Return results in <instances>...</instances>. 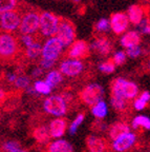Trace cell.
I'll list each match as a JSON object with an SVG mask.
<instances>
[{"mask_svg":"<svg viewBox=\"0 0 150 152\" xmlns=\"http://www.w3.org/2000/svg\"><path fill=\"white\" fill-rule=\"evenodd\" d=\"M92 49L100 55H108L111 52V50H112L110 42L107 39H105V38L96 39L92 43Z\"/></svg>","mask_w":150,"mask_h":152,"instance_id":"cell-17","label":"cell"},{"mask_svg":"<svg viewBox=\"0 0 150 152\" xmlns=\"http://www.w3.org/2000/svg\"><path fill=\"white\" fill-rule=\"evenodd\" d=\"M40 28V15L35 12L25 14L21 18L20 23V31L23 35H32L33 33L39 30Z\"/></svg>","mask_w":150,"mask_h":152,"instance_id":"cell-7","label":"cell"},{"mask_svg":"<svg viewBox=\"0 0 150 152\" xmlns=\"http://www.w3.org/2000/svg\"><path fill=\"white\" fill-rule=\"evenodd\" d=\"M75 1H80V0H75Z\"/></svg>","mask_w":150,"mask_h":152,"instance_id":"cell-46","label":"cell"},{"mask_svg":"<svg viewBox=\"0 0 150 152\" xmlns=\"http://www.w3.org/2000/svg\"><path fill=\"white\" fill-rule=\"evenodd\" d=\"M14 152H27L26 150H23V149H18V150H16V151H14Z\"/></svg>","mask_w":150,"mask_h":152,"instance_id":"cell-44","label":"cell"},{"mask_svg":"<svg viewBox=\"0 0 150 152\" xmlns=\"http://www.w3.org/2000/svg\"><path fill=\"white\" fill-rule=\"evenodd\" d=\"M110 28L115 34H122L126 32L129 26V19L127 14L124 13H115L110 18Z\"/></svg>","mask_w":150,"mask_h":152,"instance_id":"cell-10","label":"cell"},{"mask_svg":"<svg viewBox=\"0 0 150 152\" xmlns=\"http://www.w3.org/2000/svg\"><path fill=\"white\" fill-rule=\"evenodd\" d=\"M110 104L112 106V108L119 113L126 114V112L128 111L129 106L127 99H117V98H110Z\"/></svg>","mask_w":150,"mask_h":152,"instance_id":"cell-24","label":"cell"},{"mask_svg":"<svg viewBox=\"0 0 150 152\" xmlns=\"http://www.w3.org/2000/svg\"><path fill=\"white\" fill-rule=\"evenodd\" d=\"M132 127H133V129H138L141 127V128L150 130V119L147 116L138 115V116L134 117V119L132 121Z\"/></svg>","mask_w":150,"mask_h":152,"instance_id":"cell-26","label":"cell"},{"mask_svg":"<svg viewBox=\"0 0 150 152\" xmlns=\"http://www.w3.org/2000/svg\"><path fill=\"white\" fill-rule=\"evenodd\" d=\"M123 92H124V96L126 99H132L138 94V88L134 83L125 79L123 83Z\"/></svg>","mask_w":150,"mask_h":152,"instance_id":"cell-21","label":"cell"},{"mask_svg":"<svg viewBox=\"0 0 150 152\" xmlns=\"http://www.w3.org/2000/svg\"><path fill=\"white\" fill-rule=\"evenodd\" d=\"M126 55L130 58H136L141 55L142 53V49L138 45H134V47H131V48H128L126 49Z\"/></svg>","mask_w":150,"mask_h":152,"instance_id":"cell-35","label":"cell"},{"mask_svg":"<svg viewBox=\"0 0 150 152\" xmlns=\"http://www.w3.org/2000/svg\"><path fill=\"white\" fill-rule=\"evenodd\" d=\"M86 147L89 152H105L109 148L107 140L97 135H89L86 137Z\"/></svg>","mask_w":150,"mask_h":152,"instance_id":"cell-11","label":"cell"},{"mask_svg":"<svg viewBox=\"0 0 150 152\" xmlns=\"http://www.w3.org/2000/svg\"><path fill=\"white\" fill-rule=\"evenodd\" d=\"M129 132H130V128L124 121H117L108 128V134H109V137L112 140H115L120 136L124 135V134Z\"/></svg>","mask_w":150,"mask_h":152,"instance_id":"cell-14","label":"cell"},{"mask_svg":"<svg viewBox=\"0 0 150 152\" xmlns=\"http://www.w3.org/2000/svg\"><path fill=\"white\" fill-rule=\"evenodd\" d=\"M14 83L18 89H27L30 86V78L26 76H18Z\"/></svg>","mask_w":150,"mask_h":152,"instance_id":"cell-33","label":"cell"},{"mask_svg":"<svg viewBox=\"0 0 150 152\" xmlns=\"http://www.w3.org/2000/svg\"><path fill=\"white\" fill-rule=\"evenodd\" d=\"M140 40H141V37H140V34L138 32L129 31L122 36V38H121V45H122V47L128 49V48L134 47V45H138Z\"/></svg>","mask_w":150,"mask_h":152,"instance_id":"cell-18","label":"cell"},{"mask_svg":"<svg viewBox=\"0 0 150 152\" xmlns=\"http://www.w3.org/2000/svg\"><path fill=\"white\" fill-rule=\"evenodd\" d=\"M20 149V142L17 140H9L0 145V152H14Z\"/></svg>","mask_w":150,"mask_h":152,"instance_id":"cell-25","label":"cell"},{"mask_svg":"<svg viewBox=\"0 0 150 152\" xmlns=\"http://www.w3.org/2000/svg\"><path fill=\"white\" fill-rule=\"evenodd\" d=\"M33 136L39 144L48 142L50 137H52V136H50V132H49V128H47L44 125L36 127L33 131Z\"/></svg>","mask_w":150,"mask_h":152,"instance_id":"cell-19","label":"cell"},{"mask_svg":"<svg viewBox=\"0 0 150 152\" xmlns=\"http://www.w3.org/2000/svg\"><path fill=\"white\" fill-rule=\"evenodd\" d=\"M43 108L48 114L55 116H63L67 112V104L61 95H52L43 102Z\"/></svg>","mask_w":150,"mask_h":152,"instance_id":"cell-3","label":"cell"},{"mask_svg":"<svg viewBox=\"0 0 150 152\" xmlns=\"http://www.w3.org/2000/svg\"><path fill=\"white\" fill-rule=\"evenodd\" d=\"M54 64H55V60L45 59V58H42L41 61H40V66H42V69H49V68H52Z\"/></svg>","mask_w":150,"mask_h":152,"instance_id":"cell-39","label":"cell"},{"mask_svg":"<svg viewBox=\"0 0 150 152\" xmlns=\"http://www.w3.org/2000/svg\"><path fill=\"white\" fill-rule=\"evenodd\" d=\"M108 128H109V127L107 126V124L102 121L101 119H97V121H94V123L92 124V127H90V129L96 133L105 132Z\"/></svg>","mask_w":150,"mask_h":152,"instance_id":"cell-31","label":"cell"},{"mask_svg":"<svg viewBox=\"0 0 150 152\" xmlns=\"http://www.w3.org/2000/svg\"><path fill=\"white\" fill-rule=\"evenodd\" d=\"M16 0H0V14L13 11V9L16 7Z\"/></svg>","mask_w":150,"mask_h":152,"instance_id":"cell-29","label":"cell"},{"mask_svg":"<svg viewBox=\"0 0 150 152\" xmlns=\"http://www.w3.org/2000/svg\"><path fill=\"white\" fill-rule=\"evenodd\" d=\"M21 41L23 42V45H25L26 48L31 47L32 45L35 43V39L32 37V35H22Z\"/></svg>","mask_w":150,"mask_h":152,"instance_id":"cell-38","label":"cell"},{"mask_svg":"<svg viewBox=\"0 0 150 152\" xmlns=\"http://www.w3.org/2000/svg\"><path fill=\"white\" fill-rule=\"evenodd\" d=\"M147 66V69L150 71V60H149V61H148V64H147V66Z\"/></svg>","mask_w":150,"mask_h":152,"instance_id":"cell-45","label":"cell"},{"mask_svg":"<svg viewBox=\"0 0 150 152\" xmlns=\"http://www.w3.org/2000/svg\"><path fill=\"white\" fill-rule=\"evenodd\" d=\"M34 89L39 94H49L52 88L45 80H37L34 83Z\"/></svg>","mask_w":150,"mask_h":152,"instance_id":"cell-28","label":"cell"},{"mask_svg":"<svg viewBox=\"0 0 150 152\" xmlns=\"http://www.w3.org/2000/svg\"><path fill=\"white\" fill-rule=\"evenodd\" d=\"M56 37L59 41L62 43L63 47H69L75 42L76 38V30L74 24L66 19L60 20L58 32L56 34Z\"/></svg>","mask_w":150,"mask_h":152,"instance_id":"cell-4","label":"cell"},{"mask_svg":"<svg viewBox=\"0 0 150 152\" xmlns=\"http://www.w3.org/2000/svg\"><path fill=\"white\" fill-rule=\"evenodd\" d=\"M92 113L98 119H101L103 117H105L106 114H107V104H106V102L101 100V102H99L97 104H94V107H92Z\"/></svg>","mask_w":150,"mask_h":152,"instance_id":"cell-23","label":"cell"},{"mask_svg":"<svg viewBox=\"0 0 150 152\" xmlns=\"http://www.w3.org/2000/svg\"><path fill=\"white\" fill-rule=\"evenodd\" d=\"M46 152H74L71 144L64 140H55L46 146Z\"/></svg>","mask_w":150,"mask_h":152,"instance_id":"cell-16","label":"cell"},{"mask_svg":"<svg viewBox=\"0 0 150 152\" xmlns=\"http://www.w3.org/2000/svg\"><path fill=\"white\" fill-rule=\"evenodd\" d=\"M138 30L140 32L143 34H147V35H150V23L148 21L147 19L144 18L140 23L138 24Z\"/></svg>","mask_w":150,"mask_h":152,"instance_id":"cell-37","label":"cell"},{"mask_svg":"<svg viewBox=\"0 0 150 152\" xmlns=\"http://www.w3.org/2000/svg\"><path fill=\"white\" fill-rule=\"evenodd\" d=\"M42 54V47L38 42H35L31 47L26 48V56L30 59H35L38 56Z\"/></svg>","mask_w":150,"mask_h":152,"instance_id":"cell-27","label":"cell"},{"mask_svg":"<svg viewBox=\"0 0 150 152\" xmlns=\"http://www.w3.org/2000/svg\"><path fill=\"white\" fill-rule=\"evenodd\" d=\"M109 28H110V22L105 18L100 19L98 21V23L96 24L97 31H99V32H106Z\"/></svg>","mask_w":150,"mask_h":152,"instance_id":"cell-36","label":"cell"},{"mask_svg":"<svg viewBox=\"0 0 150 152\" xmlns=\"http://www.w3.org/2000/svg\"><path fill=\"white\" fill-rule=\"evenodd\" d=\"M89 54V47L84 40H77L71 45L68 50V56L74 59L84 58Z\"/></svg>","mask_w":150,"mask_h":152,"instance_id":"cell-13","label":"cell"},{"mask_svg":"<svg viewBox=\"0 0 150 152\" xmlns=\"http://www.w3.org/2000/svg\"><path fill=\"white\" fill-rule=\"evenodd\" d=\"M146 106H147V102H143V100L140 99V98H136L133 104V107L136 108V110H143Z\"/></svg>","mask_w":150,"mask_h":152,"instance_id":"cell-40","label":"cell"},{"mask_svg":"<svg viewBox=\"0 0 150 152\" xmlns=\"http://www.w3.org/2000/svg\"><path fill=\"white\" fill-rule=\"evenodd\" d=\"M84 118H85V114L84 113H80L79 115L76 117V119L73 121V123H71V127H69V133H71V134H75V133L77 132L78 128H79L80 125L83 123Z\"/></svg>","mask_w":150,"mask_h":152,"instance_id":"cell-32","label":"cell"},{"mask_svg":"<svg viewBox=\"0 0 150 152\" xmlns=\"http://www.w3.org/2000/svg\"><path fill=\"white\" fill-rule=\"evenodd\" d=\"M21 17L15 11H9L0 14V26L5 31H15L20 28Z\"/></svg>","mask_w":150,"mask_h":152,"instance_id":"cell-8","label":"cell"},{"mask_svg":"<svg viewBox=\"0 0 150 152\" xmlns=\"http://www.w3.org/2000/svg\"><path fill=\"white\" fill-rule=\"evenodd\" d=\"M140 99H142L143 102H148L150 100V93L148 92V91H145V92H143L141 95H140Z\"/></svg>","mask_w":150,"mask_h":152,"instance_id":"cell-41","label":"cell"},{"mask_svg":"<svg viewBox=\"0 0 150 152\" xmlns=\"http://www.w3.org/2000/svg\"><path fill=\"white\" fill-rule=\"evenodd\" d=\"M126 53H124L123 51H118V52L115 53V55H113V64H115V66H121V64H123L125 61H126Z\"/></svg>","mask_w":150,"mask_h":152,"instance_id":"cell-34","label":"cell"},{"mask_svg":"<svg viewBox=\"0 0 150 152\" xmlns=\"http://www.w3.org/2000/svg\"><path fill=\"white\" fill-rule=\"evenodd\" d=\"M63 48L64 47L62 45V43L59 41V39L56 36L50 37L45 41L44 45L42 47V54L41 55L45 59L55 60L56 61L59 55L61 54Z\"/></svg>","mask_w":150,"mask_h":152,"instance_id":"cell-6","label":"cell"},{"mask_svg":"<svg viewBox=\"0 0 150 152\" xmlns=\"http://www.w3.org/2000/svg\"><path fill=\"white\" fill-rule=\"evenodd\" d=\"M84 69L82 61L78 59H67L64 60L60 64V72L61 74L68 76V77H74V76L79 75Z\"/></svg>","mask_w":150,"mask_h":152,"instance_id":"cell-9","label":"cell"},{"mask_svg":"<svg viewBox=\"0 0 150 152\" xmlns=\"http://www.w3.org/2000/svg\"><path fill=\"white\" fill-rule=\"evenodd\" d=\"M80 98L86 106L94 107L99 102L103 100L104 98V89L102 86L98 83H90L86 86L81 92Z\"/></svg>","mask_w":150,"mask_h":152,"instance_id":"cell-1","label":"cell"},{"mask_svg":"<svg viewBox=\"0 0 150 152\" xmlns=\"http://www.w3.org/2000/svg\"><path fill=\"white\" fill-rule=\"evenodd\" d=\"M18 43L11 34L0 35V57L12 58L16 55Z\"/></svg>","mask_w":150,"mask_h":152,"instance_id":"cell-5","label":"cell"},{"mask_svg":"<svg viewBox=\"0 0 150 152\" xmlns=\"http://www.w3.org/2000/svg\"><path fill=\"white\" fill-rule=\"evenodd\" d=\"M60 19L53 13L43 12L40 14V32L46 37H55L58 32Z\"/></svg>","mask_w":150,"mask_h":152,"instance_id":"cell-2","label":"cell"},{"mask_svg":"<svg viewBox=\"0 0 150 152\" xmlns=\"http://www.w3.org/2000/svg\"><path fill=\"white\" fill-rule=\"evenodd\" d=\"M127 17H128V19H129V22H132L133 24L138 26V24L144 19L143 9L138 4L131 5V7L128 9Z\"/></svg>","mask_w":150,"mask_h":152,"instance_id":"cell-20","label":"cell"},{"mask_svg":"<svg viewBox=\"0 0 150 152\" xmlns=\"http://www.w3.org/2000/svg\"><path fill=\"white\" fill-rule=\"evenodd\" d=\"M42 73H43L42 68L37 66V68H35V69L33 70V72H32V76H33V77H38V76L42 75Z\"/></svg>","mask_w":150,"mask_h":152,"instance_id":"cell-42","label":"cell"},{"mask_svg":"<svg viewBox=\"0 0 150 152\" xmlns=\"http://www.w3.org/2000/svg\"><path fill=\"white\" fill-rule=\"evenodd\" d=\"M62 80H63V76H62L61 72L59 71H50L45 78V81L50 86L52 89L57 87L60 83H62Z\"/></svg>","mask_w":150,"mask_h":152,"instance_id":"cell-22","label":"cell"},{"mask_svg":"<svg viewBox=\"0 0 150 152\" xmlns=\"http://www.w3.org/2000/svg\"><path fill=\"white\" fill-rule=\"evenodd\" d=\"M136 140V134H133V133H131V132L126 133V134L120 136L119 138H117V140L113 142L112 148L115 151L125 152L128 149H130V148L134 145Z\"/></svg>","mask_w":150,"mask_h":152,"instance_id":"cell-12","label":"cell"},{"mask_svg":"<svg viewBox=\"0 0 150 152\" xmlns=\"http://www.w3.org/2000/svg\"><path fill=\"white\" fill-rule=\"evenodd\" d=\"M67 127V121L65 118H57L49 124V132L52 137H61L64 135Z\"/></svg>","mask_w":150,"mask_h":152,"instance_id":"cell-15","label":"cell"},{"mask_svg":"<svg viewBox=\"0 0 150 152\" xmlns=\"http://www.w3.org/2000/svg\"><path fill=\"white\" fill-rule=\"evenodd\" d=\"M17 77H18V76H17L15 73H9V74H7V76H6L7 80H9V83H15V81H16V79H17Z\"/></svg>","mask_w":150,"mask_h":152,"instance_id":"cell-43","label":"cell"},{"mask_svg":"<svg viewBox=\"0 0 150 152\" xmlns=\"http://www.w3.org/2000/svg\"><path fill=\"white\" fill-rule=\"evenodd\" d=\"M115 64H113L112 60H107V61L101 62V64H99V70L105 74L112 73L115 71Z\"/></svg>","mask_w":150,"mask_h":152,"instance_id":"cell-30","label":"cell"}]
</instances>
